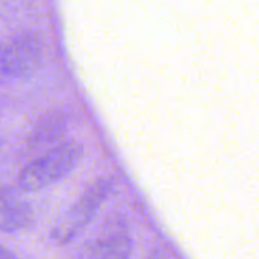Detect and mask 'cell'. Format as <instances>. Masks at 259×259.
<instances>
[{
	"mask_svg": "<svg viewBox=\"0 0 259 259\" xmlns=\"http://www.w3.org/2000/svg\"><path fill=\"white\" fill-rule=\"evenodd\" d=\"M11 259H17V258H14V256H11Z\"/></svg>",
	"mask_w": 259,
	"mask_h": 259,
	"instance_id": "30bf717a",
	"label": "cell"
},
{
	"mask_svg": "<svg viewBox=\"0 0 259 259\" xmlns=\"http://www.w3.org/2000/svg\"><path fill=\"white\" fill-rule=\"evenodd\" d=\"M2 52L9 80L26 79L36 73L42 64V42L33 32H24L2 44Z\"/></svg>",
	"mask_w": 259,
	"mask_h": 259,
	"instance_id": "3957f363",
	"label": "cell"
},
{
	"mask_svg": "<svg viewBox=\"0 0 259 259\" xmlns=\"http://www.w3.org/2000/svg\"><path fill=\"white\" fill-rule=\"evenodd\" d=\"M9 80V76H8V71H6V67H5V59H3V52H2V46H0V85L8 82Z\"/></svg>",
	"mask_w": 259,
	"mask_h": 259,
	"instance_id": "52a82bcc",
	"label": "cell"
},
{
	"mask_svg": "<svg viewBox=\"0 0 259 259\" xmlns=\"http://www.w3.org/2000/svg\"><path fill=\"white\" fill-rule=\"evenodd\" d=\"M0 259H11V255L0 246Z\"/></svg>",
	"mask_w": 259,
	"mask_h": 259,
	"instance_id": "9c48e42d",
	"label": "cell"
},
{
	"mask_svg": "<svg viewBox=\"0 0 259 259\" xmlns=\"http://www.w3.org/2000/svg\"><path fill=\"white\" fill-rule=\"evenodd\" d=\"M114 191V182L102 178L91 182L79 199L56 220L50 231V240L58 246H67L76 240L93 222L102 205Z\"/></svg>",
	"mask_w": 259,
	"mask_h": 259,
	"instance_id": "7a4b0ae2",
	"label": "cell"
},
{
	"mask_svg": "<svg viewBox=\"0 0 259 259\" xmlns=\"http://www.w3.org/2000/svg\"><path fill=\"white\" fill-rule=\"evenodd\" d=\"M83 152L82 143L62 141L21 170L18 187L26 193H33L61 182L77 167Z\"/></svg>",
	"mask_w": 259,
	"mask_h": 259,
	"instance_id": "6da1fadb",
	"label": "cell"
},
{
	"mask_svg": "<svg viewBox=\"0 0 259 259\" xmlns=\"http://www.w3.org/2000/svg\"><path fill=\"white\" fill-rule=\"evenodd\" d=\"M147 259H164V256H162V253L161 252H153V253H150L149 256H147Z\"/></svg>",
	"mask_w": 259,
	"mask_h": 259,
	"instance_id": "ba28073f",
	"label": "cell"
},
{
	"mask_svg": "<svg viewBox=\"0 0 259 259\" xmlns=\"http://www.w3.org/2000/svg\"><path fill=\"white\" fill-rule=\"evenodd\" d=\"M73 115L65 109H55L44 114L27 135L26 144L30 150L52 149L61 144L70 129Z\"/></svg>",
	"mask_w": 259,
	"mask_h": 259,
	"instance_id": "5b68a950",
	"label": "cell"
},
{
	"mask_svg": "<svg viewBox=\"0 0 259 259\" xmlns=\"http://www.w3.org/2000/svg\"><path fill=\"white\" fill-rule=\"evenodd\" d=\"M33 222L29 202L14 188H0V232L15 234Z\"/></svg>",
	"mask_w": 259,
	"mask_h": 259,
	"instance_id": "8992f818",
	"label": "cell"
},
{
	"mask_svg": "<svg viewBox=\"0 0 259 259\" xmlns=\"http://www.w3.org/2000/svg\"><path fill=\"white\" fill-rule=\"evenodd\" d=\"M80 259H132V237L126 219L114 215L106 220L100 235L87 244Z\"/></svg>",
	"mask_w": 259,
	"mask_h": 259,
	"instance_id": "277c9868",
	"label": "cell"
}]
</instances>
